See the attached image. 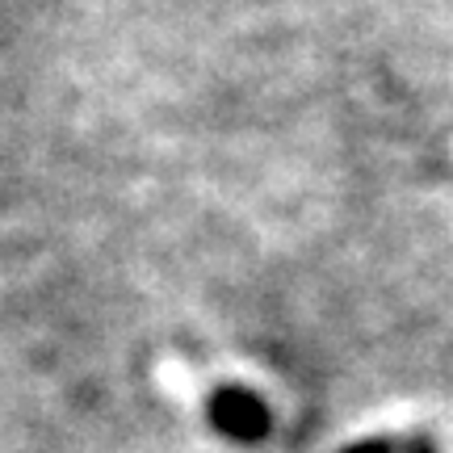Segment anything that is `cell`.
Returning a JSON list of instances; mask_svg holds the SVG:
<instances>
[{"instance_id":"7a4b0ae2","label":"cell","mask_w":453,"mask_h":453,"mask_svg":"<svg viewBox=\"0 0 453 453\" xmlns=\"http://www.w3.org/2000/svg\"><path fill=\"white\" fill-rule=\"evenodd\" d=\"M340 453H399V441L370 437V441H357V445H349V449H340Z\"/></svg>"},{"instance_id":"3957f363","label":"cell","mask_w":453,"mask_h":453,"mask_svg":"<svg viewBox=\"0 0 453 453\" xmlns=\"http://www.w3.org/2000/svg\"><path fill=\"white\" fill-rule=\"evenodd\" d=\"M403 453H437V445H433V437H424V433H420V437L407 441Z\"/></svg>"},{"instance_id":"6da1fadb","label":"cell","mask_w":453,"mask_h":453,"mask_svg":"<svg viewBox=\"0 0 453 453\" xmlns=\"http://www.w3.org/2000/svg\"><path fill=\"white\" fill-rule=\"evenodd\" d=\"M206 420L235 445H260L273 433V416L260 395H252L248 387H219L206 399Z\"/></svg>"}]
</instances>
